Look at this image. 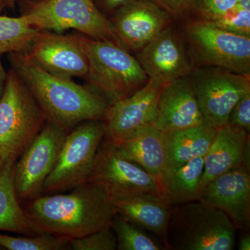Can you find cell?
<instances>
[{
    "instance_id": "34",
    "label": "cell",
    "mask_w": 250,
    "mask_h": 250,
    "mask_svg": "<svg viewBox=\"0 0 250 250\" xmlns=\"http://www.w3.org/2000/svg\"><path fill=\"white\" fill-rule=\"evenodd\" d=\"M6 77H7V72L5 71L4 66L0 61V100L2 97L3 93L6 85Z\"/></svg>"
},
{
    "instance_id": "15",
    "label": "cell",
    "mask_w": 250,
    "mask_h": 250,
    "mask_svg": "<svg viewBox=\"0 0 250 250\" xmlns=\"http://www.w3.org/2000/svg\"><path fill=\"white\" fill-rule=\"evenodd\" d=\"M172 18L152 0H133L108 19L122 45L139 52L170 25Z\"/></svg>"
},
{
    "instance_id": "31",
    "label": "cell",
    "mask_w": 250,
    "mask_h": 250,
    "mask_svg": "<svg viewBox=\"0 0 250 250\" xmlns=\"http://www.w3.org/2000/svg\"><path fill=\"white\" fill-rule=\"evenodd\" d=\"M172 18H183L192 14L195 0H152Z\"/></svg>"
},
{
    "instance_id": "32",
    "label": "cell",
    "mask_w": 250,
    "mask_h": 250,
    "mask_svg": "<svg viewBox=\"0 0 250 250\" xmlns=\"http://www.w3.org/2000/svg\"><path fill=\"white\" fill-rule=\"evenodd\" d=\"M105 16H111L115 11L133 0H93Z\"/></svg>"
},
{
    "instance_id": "10",
    "label": "cell",
    "mask_w": 250,
    "mask_h": 250,
    "mask_svg": "<svg viewBox=\"0 0 250 250\" xmlns=\"http://www.w3.org/2000/svg\"><path fill=\"white\" fill-rule=\"evenodd\" d=\"M67 134L57 125L47 121L19 161L15 162L14 186L21 204L43 193L44 184L58 160Z\"/></svg>"
},
{
    "instance_id": "9",
    "label": "cell",
    "mask_w": 250,
    "mask_h": 250,
    "mask_svg": "<svg viewBox=\"0 0 250 250\" xmlns=\"http://www.w3.org/2000/svg\"><path fill=\"white\" fill-rule=\"evenodd\" d=\"M205 121L218 129L228 125L233 108L250 91V75L200 66L188 75Z\"/></svg>"
},
{
    "instance_id": "7",
    "label": "cell",
    "mask_w": 250,
    "mask_h": 250,
    "mask_svg": "<svg viewBox=\"0 0 250 250\" xmlns=\"http://www.w3.org/2000/svg\"><path fill=\"white\" fill-rule=\"evenodd\" d=\"M183 36L195 67H218L250 75V36L197 18L184 24Z\"/></svg>"
},
{
    "instance_id": "36",
    "label": "cell",
    "mask_w": 250,
    "mask_h": 250,
    "mask_svg": "<svg viewBox=\"0 0 250 250\" xmlns=\"http://www.w3.org/2000/svg\"><path fill=\"white\" fill-rule=\"evenodd\" d=\"M16 2V0H6V5H8L10 8H14Z\"/></svg>"
},
{
    "instance_id": "5",
    "label": "cell",
    "mask_w": 250,
    "mask_h": 250,
    "mask_svg": "<svg viewBox=\"0 0 250 250\" xmlns=\"http://www.w3.org/2000/svg\"><path fill=\"white\" fill-rule=\"evenodd\" d=\"M47 121L32 94L11 69L0 100V156L6 162L17 161Z\"/></svg>"
},
{
    "instance_id": "11",
    "label": "cell",
    "mask_w": 250,
    "mask_h": 250,
    "mask_svg": "<svg viewBox=\"0 0 250 250\" xmlns=\"http://www.w3.org/2000/svg\"><path fill=\"white\" fill-rule=\"evenodd\" d=\"M103 188L110 198L138 192L166 197L159 181L122 154L114 143L102 141L88 180Z\"/></svg>"
},
{
    "instance_id": "14",
    "label": "cell",
    "mask_w": 250,
    "mask_h": 250,
    "mask_svg": "<svg viewBox=\"0 0 250 250\" xmlns=\"http://www.w3.org/2000/svg\"><path fill=\"white\" fill-rule=\"evenodd\" d=\"M27 54L36 65L56 76L85 78L88 73V59L80 35L39 31Z\"/></svg>"
},
{
    "instance_id": "30",
    "label": "cell",
    "mask_w": 250,
    "mask_h": 250,
    "mask_svg": "<svg viewBox=\"0 0 250 250\" xmlns=\"http://www.w3.org/2000/svg\"><path fill=\"white\" fill-rule=\"evenodd\" d=\"M228 124L250 131V91L245 94L235 105L229 118Z\"/></svg>"
},
{
    "instance_id": "28",
    "label": "cell",
    "mask_w": 250,
    "mask_h": 250,
    "mask_svg": "<svg viewBox=\"0 0 250 250\" xmlns=\"http://www.w3.org/2000/svg\"><path fill=\"white\" fill-rule=\"evenodd\" d=\"M238 6V0H195L192 14L197 19L214 22Z\"/></svg>"
},
{
    "instance_id": "13",
    "label": "cell",
    "mask_w": 250,
    "mask_h": 250,
    "mask_svg": "<svg viewBox=\"0 0 250 250\" xmlns=\"http://www.w3.org/2000/svg\"><path fill=\"white\" fill-rule=\"evenodd\" d=\"M137 59L149 80L164 84L188 76L195 67L184 36L171 24L137 52Z\"/></svg>"
},
{
    "instance_id": "29",
    "label": "cell",
    "mask_w": 250,
    "mask_h": 250,
    "mask_svg": "<svg viewBox=\"0 0 250 250\" xmlns=\"http://www.w3.org/2000/svg\"><path fill=\"white\" fill-rule=\"evenodd\" d=\"M224 30L238 35L250 36V10L237 6L223 17L211 22Z\"/></svg>"
},
{
    "instance_id": "8",
    "label": "cell",
    "mask_w": 250,
    "mask_h": 250,
    "mask_svg": "<svg viewBox=\"0 0 250 250\" xmlns=\"http://www.w3.org/2000/svg\"><path fill=\"white\" fill-rule=\"evenodd\" d=\"M104 134L103 120L83 122L69 131L58 160L46 179L43 193L66 191L86 182Z\"/></svg>"
},
{
    "instance_id": "35",
    "label": "cell",
    "mask_w": 250,
    "mask_h": 250,
    "mask_svg": "<svg viewBox=\"0 0 250 250\" xmlns=\"http://www.w3.org/2000/svg\"><path fill=\"white\" fill-rule=\"evenodd\" d=\"M5 164H6V161L0 156V175H1V172H2Z\"/></svg>"
},
{
    "instance_id": "20",
    "label": "cell",
    "mask_w": 250,
    "mask_h": 250,
    "mask_svg": "<svg viewBox=\"0 0 250 250\" xmlns=\"http://www.w3.org/2000/svg\"><path fill=\"white\" fill-rule=\"evenodd\" d=\"M115 145L123 155L141 166L161 185L167 167L166 134L164 132L154 125H149Z\"/></svg>"
},
{
    "instance_id": "21",
    "label": "cell",
    "mask_w": 250,
    "mask_h": 250,
    "mask_svg": "<svg viewBox=\"0 0 250 250\" xmlns=\"http://www.w3.org/2000/svg\"><path fill=\"white\" fill-rule=\"evenodd\" d=\"M216 129L207 123L166 133L167 167H177L198 157H205Z\"/></svg>"
},
{
    "instance_id": "16",
    "label": "cell",
    "mask_w": 250,
    "mask_h": 250,
    "mask_svg": "<svg viewBox=\"0 0 250 250\" xmlns=\"http://www.w3.org/2000/svg\"><path fill=\"white\" fill-rule=\"evenodd\" d=\"M200 200L223 210L237 230L249 231L250 166H240L210 181L202 189Z\"/></svg>"
},
{
    "instance_id": "17",
    "label": "cell",
    "mask_w": 250,
    "mask_h": 250,
    "mask_svg": "<svg viewBox=\"0 0 250 250\" xmlns=\"http://www.w3.org/2000/svg\"><path fill=\"white\" fill-rule=\"evenodd\" d=\"M189 76L166 83L158 103L154 126L166 133L205 123Z\"/></svg>"
},
{
    "instance_id": "3",
    "label": "cell",
    "mask_w": 250,
    "mask_h": 250,
    "mask_svg": "<svg viewBox=\"0 0 250 250\" xmlns=\"http://www.w3.org/2000/svg\"><path fill=\"white\" fill-rule=\"evenodd\" d=\"M237 229L228 215L201 200L172 208L167 250H232Z\"/></svg>"
},
{
    "instance_id": "23",
    "label": "cell",
    "mask_w": 250,
    "mask_h": 250,
    "mask_svg": "<svg viewBox=\"0 0 250 250\" xmlns=\"http://www.w3.org/2000/svg\"><path fill=\"white\" fill-rule=\"evenodd\" d=\"M203 174L204 157L192 159L179 167L166 169L161 186L171 205L178 206L200 200Z\"/></svg>"
},
{
    "instance_id": "26",
    "label": "cell",
    "mask_w": 250,
    "mask_h": 250,
    "mask_svg": "<svg viewBox=\"0 0 250 250\" xmlns=\"http://www.w3.org/2000/svg\"><path fill=\"white\" fill-rule=\"evenodd\" d=\"M0 247L8 250H70V240L42 233L36 236L15 237L0 233Z\"/></svg>"
},
{
    "instance_id": "18",
    "label": "cell",
    "mask_w": 250,
    "mask_h": 250,
    "mask_svg": "<svg viewBox=\"0 0 250 250\" xmlns=\"http://www.w3.org/2000/svg\"><path fill=\"white\" fill-rule=\"evenodd\" d=\"M250 133L227 125L216 129L209 149L204 157L202 189L218 176L243 165L250 167Z\"/></svg>"
},
{
    "instance_id": "12",
    "label": "cell",
    "mask_w": 250,
    "mask_h": 250,
    "mask_svg": "<svg viewBox=\"0 0 250 250\" xmlns=\"http://www.w3.org/2000/svg\"><path fill=\"white\" fill-rule=\"evenodd\" d=\"M165 85L149 80L132 95L108 105L103 118L104 139L118 144L141 128L154 125L159 97Z\"/></svg>"
},
{
    "instance_id": "1",
    "label": "cell",
    "mask_w": 250,
    "mask_h": 250,
    "mask_svg": "<svg viewBox=\"0 0 250 250\" xmlns=\"http://www.w3.org/2000/svg\"><path fill=\"white\" fill-rule=\"evenodd\" d=\"M8 59L11 70L32 94L47 121L68 133L83 122L103 120L109 104L93 88L49 73L27 52L9 53Z\"/></svg>"
},
{
    "instance_id": "24",
    "label": "cell",
    "mask_w": 250,
    "mask_h": 250,
    "mask_svg": "<svg viewBox=\"0 0 250 250\" xmlns=\"http://www.w3.org/2000/svg\"><path fill=\"white\" fill-rule=\"evenodd\" d=\"M24 16H0V54L27 52L39 33Z\"/></svg>"
},
{
    "instance_id": "2",
    "label": "cell",
    "mask_w": 250,
    "mask_h": 250,
    "mask_svg": "<svg viewBox=\"0 0 250 250\" xmlns=\"http://www.w3.org/2000/svg\"><path fill=\"white\" fill-rule=\"evenodd\" d=\"M26 202L23 208L41 232L68 240L111 227L116 213L106 190L89 181L68 194H45Z\"/></svg>"
},
{
    "instance_id": "19",
    "label": "cell",
    "mask_w": 250,
    "mask_h": 250,
    "mask_svg": "<svg viewBox=\"0 0 250 250\" xmlns=\"http://www.w3.org/2000/svg\"><path fill=\"white\" fill-rule=\"evenodd\" d=\"M111 200L117 213L159 236L167 248V228L172 205L166 197L150 192H138L111 197Z\"/></svg>"
},
{
    "instance_id": "27",
    "label": "cell",
    "mask_w": 250,
    "mask_h": 250,
    "mask_svg": "<svg viewBox=\"0 0 250 250\" xmlns=\"http://www.w3.org/2000/svg\"><path fill=\"white\" fill-rule=\"evenodd\" d=\"M70 246L73 250H116L117 238L113 229L108 227L86 236L70 239Z\"/></svg>"
},
{
    "instance_id": "39",
    "label": "cell",
    "mask_w": 250,
    "mask_h": 250,
    "mask_svg": "<svg viewBox=\"0 0 250 250\" xmlns=\"http://www.w3.org/2000/svg\"><path fill=\"white\" fill-rule=\"evenodd\" d=\"M0 250H4L1 247H0Z\"/></svg>"
},
{
    "instance_id": "22",
    "label": "cell",
    "mask_w": 250,
    "mask_h": 250,
    "mask_svg": "<svg viewBox=\"0 0 250 250\" xmlns=\"http://www.w3.org/2000/svg\"><path fill=\"white\" fill-rule=\"evenodd\" d=\"M15 162L6 161L0 175V231L36 236L42 232L26 214L16 195L14 182Z\"/></svg>"
},
{
    "instance_id": "38",
    "label": "cell",
    "mask_w": 250,
    "mask_h": 250,
    "mask_svg": "<svg viewBox=\"0 0 250 250\" xmlns=\"http://www.w3.org/2000/svg\"><path fill=\"white\" fill-rule=\"evenodd\" d=\"M31 1H33V2H37V1H40L41 0H30Z\"/></svg>"
},
{
    "instance_id": "37",
    "label": "cell",
    "mask_w": 250,
    "mask_h": 250,
    "mask_svg": "<svg viewBox=\"0 0 250 250\" xmlns=\"http://www.w3.org/2000/svg\"><path fill=\"white\" fill-rule=\"evenodd\" d=\"M4 4H6V0H0V10L2 9Z\"/></svg>"
},
{
    "instance_id": "4",
    "label": "cell",
    "mask_w": 250,
    "mask_h": 250,
    "mask_svg": "<svg viewBox=\"0 0 250 250\" xmlns=\"http://www.w3.org/2000/svg\"><path fill=\"white\" fill-rule=\"evenodd\" d=\"M88 62L85 80L91 88L112 104L127 98L149 81L137 59L112 41L81 36Z\"/></svg>"
},
{
    "instance_id": "25",
    "label": "cell",
    "mask_w": 250,
    "mask_h": 250,
    "mask_svg": "<svg viewBox=\"0 0 250 250\" xmlns=\"http://www.w3.org/2000/svg\"><path fill=\"white\" fill-rule=\"evenodd\" d=\"M111 228L117 238L118 250H166L162 242L153 239L143 229L116 213Z\"/></svg>"
},
{
    "instance_id": "6",
    "label": "cell",
    "mask_w": 250,
    "mask_h": 250,
    "mask_svg": "<svg viewBox=\"0 0 250 250\" xmlns=\"http://www.w3.org/2000/svg\"><path fill=\"white\" fill-rule=\"evenodd\" d=\"M22 16L39 31L62 32L75 29L94 40L112 41L123 45L109 19L93 0L29 1Z\"/></svg>"
},
{
    "instance_id": "33",
    "label": "cell",
    "mask_w": 250,
    "mask_h": 250,
    "mask_svg": "<svg viewBox=\"0 0 250 250\" xmlns=\"http://www.w3.org/2000/svg\"><path fill=\"white\" fill-rule=\"evenodd\" d=\"M238 250H250V235L249 231H243L238 241Z\"/></svg>"
}]
</instances>
